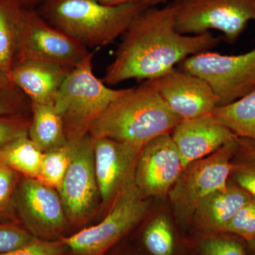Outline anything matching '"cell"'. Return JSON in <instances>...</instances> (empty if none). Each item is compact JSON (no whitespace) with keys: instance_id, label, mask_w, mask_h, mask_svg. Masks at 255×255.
Listing matches in <instances>:
<instances>
[{"instance_id":"cell-1","label":"cell","mask_w":255,"mask_h":255,"mask_svg":"<svg viewBox=\"0 0 255 255\" xmlns=\"http://www.w3.org/2000/svg\"><path fill=\"white\" fill-rule=\"evenodd\" d=\"M177 3L151 6L132 21L122 36L114 60L102 81L116 85L127 80H152L172 70L191 55L209 51L221 38L209 32L181 34L176 28Z\"/></svg>"},{"instance_id":"cell-2","label":"cell","mask_w":255,"mask_h":255,"mask_svg":"<svg viewBox=\"0 0 255 255\" xmlns=\"http://www.w3.org/2000/svg\"><path fill=\"white\" fill-rule=\"evenodd\" d=\"M182 119L164 103L150 80L130 88L114 102L90 129L95 139L109 137L137 148L170 133Z\"/></svg>"},{"instance_id":"cell-3","label":"cell","mask_w":255,"mask_h":255,"mask_svg":"<svg viewBox=\"0 0 255 255\" xmlns=\"http://www.w3.org/2000/svg\"><path fill=\"white\" fill-rule=\"evenodd\" d=\"M149 5H106L97 0H44L38 13L53 27L82 46L102 48L123 36Z\"/></svg>"},{"instance_id":"cell-4","label":"cell","mask_w":255,"mask_h":255,"mask_svg":"<svg viewBox=\"0 0 255 255\" xmlns=\"http://www.w3.org/2000/svg\"><path fill=\"white\" fill-rule=\"evenodd\" d=\"M95 52H90L65 79L54 99L63 121L67 140L90 133L97 119L130 88L114 90L95 76L92 70Z\"/></svg>"},{"instance_id":"cell-5","label":"cell","mask_w":255,"mask_h":255,"mask_svg":"<svg viewBox=\"0 0 255 255\" xmlns=\"http://www.w3.org/2000/svg\"><path fill=\"white\" fill-rule=\"evenodd\" d=\"M177 68L205 80L218 97L217 107L233 103L255 90V48L238 55L203 52L186 58Z\"/></svg>"},{"instance_id":"cell-6","label":"cell","mask_w":255,"mask_h":255,"mask_svg":"<svg viewBox=\"0 0 255 255\" xmlns=\"http://www.w3.org/2000/svg\"><path fill=\"white\" fill-rule=\"evenodd\" d=\"M147 209L146 198L132 184L117 196L102 222L62 242L77 255H103L144 219Z\"/></svg>"},{"instance_id":"cell-7","label":"cell","mask_w":255,"mask_h":255,"mask_svg":"<svg viewBox=\"0 0 255 255\" xmlns=\"http://www.w3.org/2000/svg\"><path fill=\"white\" fill-rule=\"evenodd\" d=\"M238 145V138L183 169L169 192L171 202L181 219H189L204 198L227 187Z\"/></svg>"},{"instance_id":"cell-8","label":"cell","mask_w":255,"mask_h":255,"mask_svg":"<svg viewBox=\"0 0 255 255\" xmlns=\"http://www.w3.org/2000/svg\"><path fill=\"white\" fill-rule=\"evenodd\" d=\"M176 28L181 34L199 35L210 30L222 32L234 43L248 23L255 21V0H175Z\"/></svg>"},{"instance_id":"cell-9","label":"cell","mask_w":255,"mask_h":255,"mask_svg":"<svg viewBox=\"0 0 255 255\" xmlns=\"http://www.w3.org/2000/svg\"><path fill=\"white\" fill-rule=\"evenodd\" d=\"M70 164L58 193L67 219L84 222L95 209L99 189L95 169V139L90 134L68 140Z\"/></svg>"},{"instance_id":"cell-10","label":"cell","mask_w":255,"mask_h":255,"mask_svg":"<svg viewBox=\"0 0 255 255\" xmlns=\"http://www.w3.org/2000/svg\"><path fill=\"white\" fill-rule=\"evenodd\" d=\"M90 53L88 48L52 26L36 11L23 9L16 63L46 60L74 68Z\"/></svg>"},{"instance_id":"cell-11","label":"cell","mask_w":255,"mask_h":255,"mask_svg":"<svg viewBox=\"0 0 255 255\" xmlns=\"http://www.w3.org/2000/svg\"><path fill=\"white\" fill-rule=\"evenodd\" d=\"M14 206L20 223L32 234H55L66 223L59 193L38 179L21 176L15 194Z\"/></svg>"},{"instance_id":"cell-12","label":"cell","mask_w":255,"mask_h":255,"mask_svg":"<svg viewBox=\"0 0 255 255\" xmlns=\"http://www.w3.org/2000/svg\"><path fill=\"white\" fill-rule=\"evenodd\" d=\"M183 169L182 157L171 134H163L142 149L135 184L143 197H161L169 194Z\"/></svg>"},{"instance_id":"cell-13","label":"cell","mask_w":255,"mask_h":255,"mask_svg":"<svg viewBox=\"0 0 255 255\" xmlns=\"http://www.w3.org/2000/svg\"><path fill=\"white\" fill-rule=\"evenodd\" d=\"M148 80L164 103L182 120L211 114L219 103L205 80L178 68Z\"/></svg>"},{"instance_id":"cell-14","label":"cell","mask_w":255,"mask_h":255,"mask_svg":"<svg viewBox=\"0 0 255 255\" xmlns=\"http://www.w3.org/2000/svg\"><path fill=\"white\" fill-rule=\"evenodd\" d=\"M141 150L109 137L95 139L96 178L104 202L114 201L124 189L135 184V169Z\"/></svg>"},{"instance_id":"cell-15","label":"cell","mask_w":255,"mask_h":255,"mask_svg":"<svg viewBox=\"0 0 255 255\" xmlns=\"http://www.w3.org/2000/svg\"><path fill=\"white\" fill-rule=\"evenodd\" d=\"M171 136L182 157L184 168L238 138L211 114L182 120L172 130Z\"/></svg>"},{"instance_id":"cell-16","label":"cell","mask_w":255,"mask_h":255,"mask_svg":"<svg viewBox=\"0 0 255 255\" xmlns=\"http://www.w3.org/2000/svg\"><path fill=\"white\" fill-rule=\"evenodd\" d=\"M73 68L41 60H26L15 63L11 79L31 102L54 103V99Z\"/></svg>"},{"instance_id":"cell-17","label":"cell","mask_w":255,"mask_h":255,"mask_svg":"<svg viewBox=\"0 0 255 255\" xmlns=\"http://www.w3.org/2000/svg\"><path fill=\"white\" fill-rule=\"evenodd\" d=\"M253 198L241 187L228 184L204 198L193 216L201 229L222 232L236 213Z\"/></svg>"},{"instance_id":"cell-18","label":"cell","mask_w":255,"mask_h":255,"mask_svg":"<svg viewBox=\"0 0 255 255\" xmlns=\"http://www.w3.org/2000/svg\"><path fill=\"white\" fill-rule=\"evenodd\" d=\"M28 137L43 153L66 143L63 121L53 102H32Z\"/></svg>"},{"instance_id":"cell-19","label":"cell","mask_w":255,"mask_h":255,"mask_svg":"<svg viewBox=\"0 0 255 255\" xmlns=\"http://www.w3.org/2000/svg\"><path fill=\"white\" fill-rule=\"evenodd\" d=\"M23 9L15 0H0V70L10 78L16 62Z\"/></svg>"},{"instance_id":"cell-20","label":"cell","mask_w":255,"mask_h":255,"mask_svg":"<svg viewBox=\"0 0 255 255\" xmlns=\"http://www.w3.org/2000/svg\"><path fill=\"white\" fill-rule=\"evenodd\" d=\"M211 114L236 136L255 141V90L233 103L216 107Z\"/></svg>"},{"instance_id":"cell-21","label":"cell","mask_w":255,"mask_h":255,"mask_svg":"<svg viewBox=\"0 0 255 255\" xmlns=\"http://www.w3.org/2000/svg\"><path fill=\"white\" fill-rule=\"evenodd\" d=\"M43 154L28 135H23L0 149V162L22 177L38 179Z\"/></svg>"},{"instance_id":"cell-22","label":"cell","mask_w":255,"mask_h":255,"mask_svg":"<svg viewBox=\"0 0 255 255\" xmlns=\"http://www.w3.org/2000/svg\"><path fill=\"white\" fill-rule=\"evenodd\" d=\"M233 174L238 187L255 198V141L238 137Z\"/></svg>"},{"instance_id":"cell-23","label":"cell","mask_w":255,"mask_h":255,"mask_svg":"<svg viewBox=\"0 0 255 255\" xmlns=\"http://www.w3.org/2000/svg\"><path fill=\"white\" fill-rule=\"evenodd\" d=\"M144 246L150 255H174L176 240L173 230L164 216L154 219L142 236Z\"/></svg>"},{"instance_id":"cell-24","label":"cell","mask_w":255,"mask_h":255,"mask_svg":"<svg viewBox=\"0 0 255 255\" xmlns=\"http://www.w3.org/2000/svg\"><path fill=\"white\" fill-rule=\"evenodd\" d=\"M31 105L24 92L0 70V117H31Z\"/></svg>"},{"instance_id":"cell-25","label":"cell","mask_w":255,"mask_h":255,"mask_svg":"<svg viewBox=\"0 0 255 255\" xmlns=\"http://www.w3.org/2000/svg\"><path fill=\"white\" fill-rule=\"evenodd\" d=\"M70 160L68 140L65 145L44 152L38 180L59 191Z\"/></svg>"},{"instance_id":"cell-26","label":"cell","mask_w":255,"mask_h":255,"mask_svg":"<svg viewBox=\"0 0 255 255\" xmlns=\"http://www.w3.org/2000/svg\"><path fill=\"white\" fill-rule=\"evenodd\" d=\"M21 178L16 171L0 162V221L20 223L15 211L14 197Z\"/></svg>"},{"instance_id":"cell-27","label":"cell","mask_w":255,"mask_h":255,"mask_svg":"<svg viewBox=\"0 0 255 255\" xmlns=\"http://www.w3.org/2000/svg\"><path fill=\"white\" fill-rule=\"evenodd\" d=\"M36 238L20 223L0 221V253L26 246Z\"/></svg>"},{"instance_id":"cell-28","label":"cell","mask_w":255,"mask_h":255,"mask_svg":"<svg viewBox=\"0 0 255 255\" xmlns=\"http://www.w3.org/2000/svg\"><path fill=\"white\" fill-rule=\"evenodd\" d=\"M197 249L201 255H247L241 242L222 236L203 238L198 243Z\"/></svg>"},{"instance_id":"cell-29","label":"cell","mask_w":255,"mask_h":255,"mask_svg":"<svg viewBox=\"0 0 255 255\" xmlns=\"http://www.w3.org/2000/svg\"><path fill=\"white\" fill-rule=\"evenodd\" d=\"M31 117H0V149L18 137L28 135Z\"/></svg>"},{"instance_id":"cell-30","label":"cell","mask_w":255,"mask_h":255,"mask_svg":"<svg viewBox=\"0 0 255 255\" xmlns=\"http://www.w3.org/2000/svg\"><path fill=\"white\" fill-rule=\"evenodd\" d=\"M67 247L63 242L41 241L37 238L26 246L0 255H63Z\"/></svg>"},{"instance_id":"cell-31","label":"cell","mask_w":255,"mask_h":255,"mask_svg":"<svg viewBox=\"0 0 255 255\" xmlns=\"http://www.w3.org/2000/svg\"><path fill=\"white\" fill-rule=\"evenodd\" d=\"M99 2L106 5H120L130 4V3H143L150 6H155L156 5L165 1V0H97Z\"/></svg>"},{"instance_id":"cell-32","label":"cell","mask_w":255,"mask_h":255,"mask_svg":"<svg viewBox=\"0 0 255 255\" xmlns=\"http://www.w3.org/2000/svg\"><path fill=\"white\" fill-rule=\"evenodd\" d=\"M250 250H251L252 254L255 255V237L251 241L248 242Z\"/></svg>"},{"instance_id":"cell-33","label":"cell","mask_w":255,"mask_h":255,"mask_svg":"<svg viewBox=\"0 0 255 255\" xmlns=\"http://www.w3.org/2000/svg\"><path fill=\"white\" fill-rule=\"evenodd\" d=\"M15 1H18V3L21 2L22 1H28V0H15Z\"/></svg>"}]
</instances>
